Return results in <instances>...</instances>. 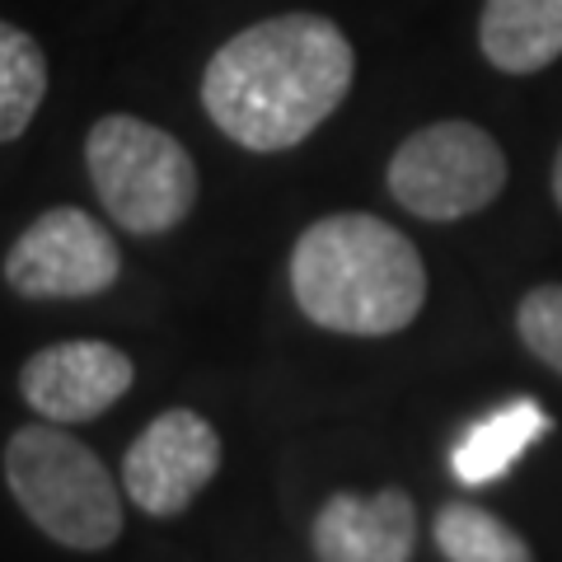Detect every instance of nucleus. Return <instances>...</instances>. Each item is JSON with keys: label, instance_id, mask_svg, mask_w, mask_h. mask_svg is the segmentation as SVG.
<instances>
[{"label": "nucleus", "instance_id": "nucleus-1", "mask_svg": "<svg viewBox=\"0 0 562 562\" xmlns=\"http://www.w3.org/2000/svg\"><path fill=\"white\" fill-rule=\"evenodd\" d=\"M357 80L347 33L310 10L272 14L216 47L202 70V109L235 146L277 155L342 109Z\"/></svg>", "mask_w": 562, "mask_h": 562}, {"label": "nucleus", "instance_id": "nucleus-2", "mask_svg": "<svg viewBox=\"0 0 562 562\" xmlns=\"http://www.w3.org/2000/svg\"><path fill=\"white\" fill-rule=\"evenodd\" d=\"M291 295L310 324L347 338H390L427 305L417 244L371 211L314 221L291 249Z\"/></svg>", "mask_w": 562, "mask_h": 562}, {"label": "nucleus", "instance_id": "nucleus-3", "mask_svg": "<svg viewBox=\"0 0 562 562\" xmlns=\"http://www.w3.org/2000/svg\"><path fill=\"white\" fill-rule=\"evenodd\" d=\"M5 487L38 530L76 553H103L122 539V492L99 454L61 422H29L5 441Z\"/></svg>", "mask_w": 562, "mask_h": 562}, {"label": "nucleus", "instance_id": "nucleus-4", "mask_svg": "<svg viewBox=\"0 0 562 562\" xmlns=\"http://www.w3.org/2000/svg\"><path fill=\"white\" fill-rule=\"evenodd\" d=\"M85 169L103 211L127 235H169L198 206V160L173 132L146 117L109 113L85 136Z\"/></svg>", "mask_w": 562, "mask_h": 562}, {"label": "nucleus", "instance_id": "nucleus-5", "mask_svg": "<svg viewBox=\"0 0 562 562\" xmlns=\"http://www.w3.org/2000/svg\"><path fill=\"white\" fill-rule=\"evenodd\" d=\"M506 150L479 122L441 117L417 127L390 160V192L417 221H464L502 198L506 188Z\"/></svg>", "mask_w": 562, "mask_h": 562}, {"label": "nucleus", "instance_id": "nucleus-6", "mask_svg": "<svg viewBox=\"0 0 562 562\" xmlns=\"http://www.w3.org/2000/svg\"><path fill=\"white\" fill-rule=\"evenodd\" d=\"M117 277V239L80 206H47L5 254V286L20 301H90Z\"/></svg>", "mask_w": 562, "mask_h": 562}, {"label": "nucleus", "instance_id": "nucleus-7", "mask_svg": "<svg viewBox=\"0 0 562 562\" xmlns=\"http://www.w3.org/2000/svg\"><path fill=\"white\" fill-rule=\"evenodd\" d=\"M216 469H221L216 427L192 408H169L155 422H146V431L122 454V487H127L136 512L169 520L183 516L202 497V487L216 479Z\"/></svg>", "mask_w": 562, "mask_h": 562}, {"label": "nucleus", "instance_id": "nucleus-8", "mask_svg": "<svg viewBox=\"0 0 562 562\" xmlns=\"http://www.w3.org/2000/svg\"><path fill=\"white\" fill-rule=\"evenodd\" d=\"M136 384V366L103 338H70L38 347L20 366V394L47 422H94Z\"/></svg>", "mask_w": 562, "mask_h": 562}, {"label": "nucleus", "instance_id": "nucleus-9", "mask_svg": "<svg viewBox=\"0 0 562 562\" xmlns=\"http://www.w3.org/2000/svg\"><path fill=\"white\" fill-rule=\"evenodd\" d=\"M310 543L319 562H413L417 506L403 487H384L375 497L333 492L314 516Z\"/></svg>", "mask_w": 562, "mask_h": 562}, {"label": "nucleus", "instance_id": "nucleus-10", "mask_svg": "<svg viewBox=\"0 0 562 562\" xmlns=\"http://www.w3.org/2000/svg\"><path fill=\"white\" fill-rule=\"evenodd\" d=\"M479 47L506 76H535L553 66L562 57V0H487Z\"/></svg>", "mask_w": 562, "mask_h": 562}, {"label": "nucleus", "instance_id": "nucleus-11", "mask_svg": "<svg viewBox=\"0 0 562 562\" xmlns=\"http://www.w3.org/2000/svg\"><path fill=\"white\" fill-rule=\"evenodd\" d=\"M549 431H553V417L543 413L535 398H512V403H502L497 413L479 417L460 436V446L450 454V469L464 487L497 483L502 473H512L520 454L535 441H543Z\"/></svg>", "mask_w": 562, "mask_h": 562}, {"label": "nucleus", "instance_id": "nucleus-12", "mask_svg": "<svg viewBox=\"0 0 562 562\" xmlns=\"http://www.w3.org/2000/svg\"><path fill=\"white\" fill-rule=\"evenodd\" d=\"M47 99V52L20 24L0 20V140H20Z\"/></svg>", "mask_w": 562, "mask_h": 562}, {"label": "nucleus", "instance_id": "nucleus-13", "mask_svg": "<svg viewBox=\"0 0 562 562\" xmlns=\"http://www.w3.org/2000/svg\"><path fill=\"white\" fill-rule=\"evenodd\" d=\"M431 535H436V549L446 553V562H535L530 543L512 525L473 502L441 506Z\"/></svg>", "mask_w": 562, "mask_h": 562}, {"label": "nucleus", "instance_id": "nucleus-14", "mask_svg": "<svg viewBox=\"0 0 562 562\" xmlns=\"http://www.w3.org/2000/svg\"><path fill=\"white\" fill-rule=\"evenodd\" d=\"M516 333H520V342L530 347L535 361H543L549 371L562 375V286H558V281L520 295Z\"/></svg>", "mask_w": 562, "mask_h": 562}, {"label": "nucleus", "instance_id": "nucleus-15", "mask_svg": "<svg viewBox=\"0 0 562 562\" xmlns=\"http://www.w3.org/2000/svg\"><path fill=\"white\" fill-rule=\"evenodd\" d=\"M553 198H558V206H562V146H558V155H553Z\"/></svg>", "mask_w": 562, "mask_h": 562}]
</instances>
